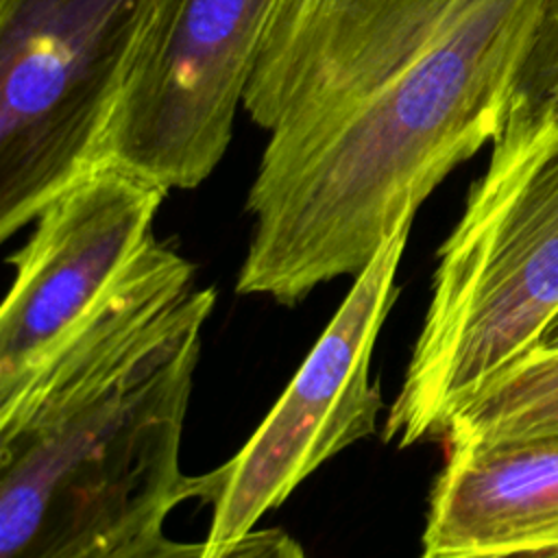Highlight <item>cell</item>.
I'll list each match as a JSON object with an SVG mask.
<instances>
[{
    "mask_svg": "<svg viewBox=\"0 0 558 558\" xmlns=\"http://www.w3.org/2000/svg\"><path fill=\"white\" fill-rule=\"evenodd\" d=\"M547 0H279L244 109L268 133L238 294L357 277L508 116Z\"/></svg>",
    "mask_w": 558,
    "mask_h": 558,
    "instance_id": "1",
    "label": "cell"
},
{
    "mask_svg": "<svg viewBox=\"0 0 558 558\" xmlns=\"http://www.w3.org/2000/svg\"><path fill=\"white\" fill-rule=\"evenodd\" d=\"M216 290L153 235L98 310L0 399V558H87L190 499L183 423Z\"/></svg>",
    "mask_w": 558,
    "mask_h": 558,
    "instance_id": "2",
    "label": "cell"
},
{
    "mask_svg": "<svg viewBox=\"0 0 558 558\" xmlns=\"http://www.w3.org/2000/svg\"><path fill=\"white\" fill-rule=\"evenodd\" d=\"M558 314V124L495 142L438 248L432 296L384 440H438L449 418L538 344Z\"/></svg>",
    "mask_w": 558,
    "mask_h": 558,
    "instance_id": "3",
    "label": "cell"
},
{
    "mask_svg": "<svg viewBox=\"0 0 558 558\" xmlns=\"http://www.w3.org/2000/svg\"><path fill=\"white\" fill-rule=\"evenodd\" d=\"M155 0H0V238L94 163Z\"/></svg>",
    "mask_w": 558,
    "mask_h": 558,
    "instance_id": "4",
    "label": "cell"
},
{
    "mask_svg": "<svg viewBox=\"0 0 558 558\" xmlns=\"http://www.w3.org/2000/svg\"><path fill=\"white\" fill-rule=\"evenodd\" d=\"M277 2L155 0L94 163L129 168L168 192L201 185L227 153Z\"/></svg>",
    "mask_w": 558,
    "mask_h": 558,
    "instance_id": "5",
    "label": "cell"
},
{
    "mask_svg": "<svg viewBox=\"0 0 558 558\" xmlns=\"http://www.w3.org/2000/svg\"><path fill=\"white\" fill-rule=\"evenodd\" d=\"M410 227H401L355 277L323 336L244 447L220 466L190 477V499L211 506L205 538L211 547L253 532L318 466L377 429L384 403L371 379V360L397 299L395 277Z\"/></svg>",
    "mask_w": 558,
    "mask_h": 558,
    "instance_id": "6",
    "label": "cell"
},
{
    "mask_svg": "<svg viewBox=\"0 0 558 558\" xmlns=\"http://www.w3.org/2000/svg\"><path fill=\"white\" fill-rule=\"evenodd\" d=\"M168 190L94 163L52 196L9 257L0 307V399L17 390L98 310L146 242Z\"/></svg>",
    "mask_w": 558,
    "mask_h": 558,
    "instance_id": "7",
    "label": "cell"
},
{
    "mask_svg": "<svg viewBox=\"0 0 558 558\" xmlns=\"http://www.w3.org/2000/svg\"><path fill=\"white\" fill-rule=\"evenodd\" d=\"M442 447L418 558H558V440Z\"/></svg>",
    "mask_w": 558,
    "mask_h": 558,
    "instance_id": "8",
    "label": "cell"
},
{
    "mask_svg": "<svg viewBox=\"0 0 558 558\" xmlns=\"http://www.w3.org/2000/svg\"><path fill=\"white\" fill-rule=\"evenodd\" d=\"M440 442L558 440V347H534L445 425Z\"/></svg>",
    "mask_w": 558,
    "mask_h": 558,
    "instance_id": "9",
    "label": "cell"
},
{
    "mask_svg": "<svg viewBox=\"0 0 558 558\" xmlns=\"http://www.w3.org/2000/svg\"><path fill=\"white\" fill-rule=\"evenodd\" d=\"M558 124V0H547L495 142L519 144ZM493 142V144H495ZM490 144V146H493Z\"/></svg>",
    "mask_w": 558,
    "mask_h": 558,
    "instance_id": "10",
    "label": "cell"
},
{
    "mask_svg": "<svg viewBox=\"0 0 558 558\" xmlns=\"http://www.w3.org/2000/svg\"><path fill=\"white\" fill-rule=\"evenodd\" d=\"M87 558H305V551L301 543L281 527H255L225 547H211L207 541H177L166 536L163 530H155Z\"/></svg>",
    "mask_w": 558,
    "mask_h": 558,
    "instance_id": "11",
    "label": "cell"
},
{
    "mask_svg": "<svg viewBox=\"0 0 558 558\" xmlns=\"http://www.w3.org/2000/svg\"><path fill=\"white\" fill-rule=\"evenodd\" d=\"M538 347H558V314L545 325L538 338Z\"/></svg>",
    "mask_w": 558,
    "mask_h": 558,
    "instance_id": "12",
    "label": "cell"
}]
</instances>
